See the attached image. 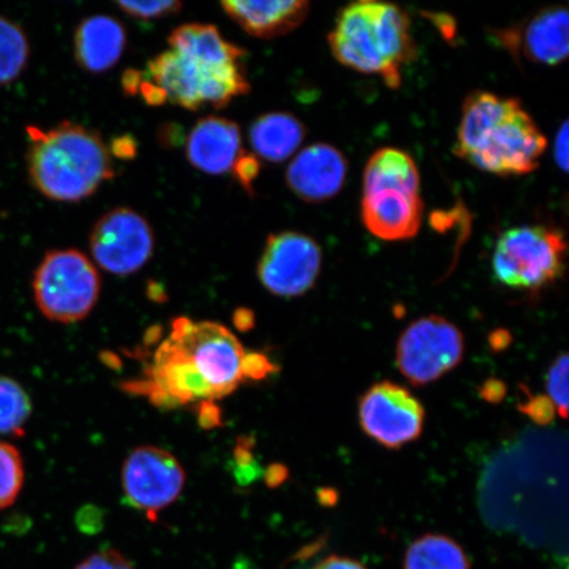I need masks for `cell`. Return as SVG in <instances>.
<instances>
[{
  "mask_svg": "<svg viewBox=\"0 0 569 569\" xmlns=\"http://www.w3.org/2000/svg\"><path fill=\"white\" fill-rule=\"evenodd\" d=\"M246 356L227 327L180 317L156 351L138 390L159 408L216 401L244 380Z\"/></svg>",
  "mask_w": 569,
  "mask_h": 569,
  "instance_id": "obj_1",
  "label": "cell"
},
{
  "mask_svg": "<svg viewBox=\"0 0 569 569\" xmlns=\"http://www.w3.org/2000/svg\"><path fill=\"white\" fill-rule=\"evenodd\" d=\"M547 139L516 98L478 90L462 104L455 154L490 174L525 176L539 167Z\"/></svg>",
  "mask_w": 569,
  "mask_h": 569,
  "instance_id": "obj_2",
  "label": "cell"
},
{
  "mask_svg": "<svg viewBox=\"0 0 569 569\" xmlns=\"http://www.w3.org/2000/svg\"><path fill=\"white\" fill-rule=\"evenodd\" d=\"M27 167L36 190L52 201L81 202L116 177L111 153L92 128L61 122L27 127Z\"/></svg>",
  "mask_w": 569,
  "mask_h": 569,
  "instance_id": "obj_3",
  "label": "cell"
},
{
  "mask_svg": "<svg viewBox=\"0 0 569 569\" xmlns=\"http://www.w3.org/2000/svg\"><path fill=\"white\" fill-rule=\"evenodd\" d=\"M329 44L341 66L379 76L390 89L401 87L402 69L418 54L408 13L396 4L373 0L341 10Z\"/></svg>",
  "mask_w": 569,
  "mask_h": 569,
  "instance_id": "obj_4",
  "label": "cell"
},
{
  "mask_svg": "<svg viewBox=\"0 0 569 569\" xmlns=\"http://www.w3.org/2000/svg\"><path fill=\"white\" fill-rule=\"evenodd\" d=\"M147 73L169 102L189 111L201 110L204 104L224 109L234 98L251 91L243 63L210 66L172 49L149 61Z\"/></svg>",
  "mask_w": 569,
  "mask_h": 569,
  "instance_id": "obj_5",
  "label": "cell"
},
{
  "mask_svg": "<svg viewBox=\"0 0 569 569\" xmlns=\"http://www.w3.org/2000/svg\"><path fill=\"white\" fill-rule=\"evenodd\" d=\"M102 280L87 254L74 248L49 251L36 269L32 290L41 315L59 323L87 318L101 296Z\"/></svg>",
  "mask_w": 569,
  "mask_h": 569,
  "instance_id": "obj_6",
  "label": "cell"
},
{
  "mask_svg": "<svg viewBox=\"0 0 569 569\" xmlns=\"http://www.w3.org/2000/svg\"><path fill=\"white\" fill-rule=\"evenodd\" d=\"M565 234L545 224L519 226L497 240L492 268L505 287L539 291L565 272Z\"/></svg>",
  "mask_w": 569,
  "mask_h": 569,
  "instance_id": "obj_7",
  "label": "cell"
},
{
  "mask_svg": "<svg viewBox=\"0 0 569 569\" xmlns=\"http://www.w3.org/2000/svg\"><path fill=\"white\" fill-rule=\"evenodd\" d=\"M397 366L416 387L437 381L457 368L465 356V337L443 317L416 320L397 345Z\"/></svg>",
  "mask_w": 569,
  "mask_h": 569,
  "instance_id": "obj_8",
  "label": "cell"
},
{
  "mask_svg": "<svg viewBox=\"0 0 569 569\" xmlns=\"http://www.w3.org/2000/svg\"><path fill=\"white\" fill-rule=\"evenodd\" d=\"M89 247L92 259L113 276L137 273L154 251L152 226L138 211L117 208L92 226Z\"/></svg>",
  "mask_w": 569,
  "mask_h": 569,
  "instance_id": "obj_9",
  "label": "cell"
},
{
  "mask_svg": "<svg viewBox=\"0 0 569 569\" xmlns=\"http://www.w3.org/2000/svg\"><path fill=\"white\" fill-rule=\"evenodd\" d=\"M322 269V249L315 239L296 231L269 234L258 276L269 293L296 298L315 288Z\"/></svg>",
  "mask_w": 569,
  "mask_h": 569,
  "instance_id": "obj_10",
  "label": "cell"
},
{
  "mask_svg": "<svg viewBox=\"0 0 569 569\" xmlns=\"http://www.w3.org/2000/svg\"><path fill=\"white\" fill-rule=\"evenodd\" d=\"M359 421L375 442L398 450L421 437L425 409L407 388L381 381L361 396Z\"/></svg>",
  "mask_w": 569,
  "mask_h": 569,
  "instance_id": "obj_11",
  "label": "cell"
},
{
  "mask_svg": "<svg viewBox=\"0 0 569 569\" xmlns=\"http://www.w3.org/2000/svg\"><path fill=\"white\" fill-rule=\"evenodd\" d=\"M187 473L172 453L160 447L141 446L128 455L122 471L127 501L148 515L172 505L182 493Z\"/></svg>",
  "mask_w": 569,
  "mask_h": 569,
  "instance_id": "obj_12",
  "label": "cell"
},
{
  "mask_svg": "<svg viewBox=\"0 0 569 569\" xmlns=\"http://www.w3.org/2000/svg\"><path fill=\"white\" fill-rule=\"evenodd\" d=\"M509 52L532 63L557 67L569 53V16L566 7L550 6L513 28L497 32Z\"/></svg>",
  "mask_w": 569,
  "mask_h": 569,
  "instance_id": "obj_13",
  "label": "cell"
},
{
  "mask_svg": "<svg viewBox=\"0 0 569 569\" xmlns=\"http://www.w3.org/2000/svg\"><path fill=\"white\" fill-rule=\"evenodd\" d=\"M423 210V199L418 190L382 188L362 191V223L382 240L415 238L421 230Z\"/></svg>",
  "mask_w": 569,
  "mask_h": 569,
  "instance_id": "obj_14",
  "label": "cell"
},
{
  "mask_svg": "<svg viewBox=\"0 0 569 569\" xmlns=\"http://www.w3.org/2000/svg\"><path fill=\"white\" fill-rule=\"evenodd\" d=\"M348 173L346 156L325 142L309 146L289 163L287 184L309 203H320L338 196Z\"/></svg>",
  "mask_w": 569,
  "mask_h": 569,
  "instance_id": "obj_15",
  "label": "cell"
},
{
  "mask_svg": "<svg viewBox=\"0 0 569 569\" xmlns=\"http://www.w3.org/2000/svg\"><path fill=\"white\" fill-rule=\"evenodd\" d=\"M241 151L239 124L222 117L199 119L187 138V158L191 166L212 176L231 172Z\"/></svg>",
  "mask_w": 569,
  "mask_h": 569,
  "instance_id": "obj_16",
  "label": "cell"
},
{
  "mask_svg": "<svg viewBox=\"0 0 569 569\" xmlns=\"http://www.w3.org/2000/svg\"><path fill=\"white\" fill-rule=\"evenodd\" d=\"M220 6L234 23L259 39L280 38L295 31L303 23L310 11V3L305 0H226Z\"/></svg>",
  "mask_w": 569,
  "mask_h": 569,
  "instance_id": "obj_17",
  "label": "cell"
},
{
  "mask_svg": "<svg viewBox=\"0 0 569 569\" xmlns=\"http://www.w3.org/2000/svg\"><path fill=\"white\" fill-rule=\"evenodd\" d=\"M127 47L126 28L109 16L90 17L81 21L74 34V59L92 74L116 67Z\"/></svg>",
  "mask_w": 569,
  "mask_h": 569,
  "instance_id": "obj_18",
  "label": "cell"
},
{
  "mask_svg": "<svg viewBox=\"0 0 569 569\" xmlns=\"http://www.w3.org/2000/svg\"><path fill=\"white\" fill-rule=\"evenodd\" d=\"M306 138L300 119L289 112H269L249 128L254 154L269 162H282L293 156Z\"/></svg>",
  "mask_w": 569,
  "mask_h": 569,
  "instance_id": "obj_19",
  "label": "cell"
},
{
  "mask_svg": "<svg viewBox=\"0 0 569 569\" xmlns=\"http://www.w3.org/2000/svg\"><path fill=\"white\" fill-rule=\"evenodd\" d=\"M169 47L172 51L210 66H230L243 60V48L232 44L211 24H183L170 33Z\"/></svg>",
  "mask_w": 569,
  "mask_h": 569,
  "instance_id": "obj_20",
  "label": "cell"
},
{
  "mask_svg": "<svg viewBox=\"0 0 569 569\" xmlns=\"http://www.w3.org/2000/svg\"><path fill=\"white\" fill-rule=\"evenodd\" d=\"M401 188L421 191V174L415 159L397 148H382L368 160L362 191Z\"/></svg>",
  "mask_w": 569,
  "mask_h": 569,
  "instance_id": "obj_21",
  "label": "cell"
},
{
  "mask_svg": "<svg viewBox=\"0 0 569 569\" xmlns=\"http://www.w3.org/2000/svg\"><path fill=\"white\" fill-rule=\"evenodd\" d=\"M403 569H471V561L450 537L427 533L409 546Z\"/></svg>",
  "mask_w": 569,
  "mask_h": 569,
  "instance_id": "obj_22",
  "label": "cell"
},
{
  "mask_svg": "<svg viewBox=\"0 0 569 569\" xmlns=\"http://www.w3.org/2000/svg\"><path fill=\"white\" fill-rule=\"evenodd\" d=\"M30 52V41L23 28L0 17V87L23 73Z\"/></svg>",
  "mask_w": 569,
  "mask_h": 569,
  "instance_id": "obj_23",
  "label": "cell"
},
{
  "mask_svg": "<svg viewBox=\"0 0 569 569\" xmlns=\"http://www.w3.org/2000/svg\"><path fill=\"white\" fill-rule=\"evenodd\" d=\"M32 415L31 398L11 377L0 376V436L20 437Z\"/></svg>",
  "mask_w": 569,
  "mask_h": 569,
  "instance_id": "obj_24",
  "label": "cell"
},
{
  "mask_svg": "<svg viewBox=\"0 0 569 569\" xmlns=\"http://www.w3.org/2000/svg\"><path fill=\"white\" fill-rule=\"evenodd\" d=\"M24 462L20 451L0 440V511L10 508L24 486Z\"/></svg>",
  "mask_w": 569,
  "mask_h": 569,
  "instance_id": "obj_25",
  "label": "cell"
},
{
  "mask_svg": "<svg viewBox=\"0 0 569 569\" xmlns=\"http://www.w3.org/2000/svg\"><path fill=\"white\" fill-rule=\"evenodd\" d=\"M568 355H560L547 373L546 387L555 409L563 419L568 411Z\"/></svg>",
  "mask_w": 569,
  "mask_h": 569,
  "instance_id": "obj_26",
  "label": "cell"
},
{
  "mask_svg": "<svg viewBox=\"0 0 569 569\" xmlns=\"http://www.w3.org/2000/svg\"><path fill=\"white\" fill-rule=\"evenodd\" d=\"M127 16L138 20L162 19L181 12L182 3L177 0H159V2H130L120 0L116 3Z\"/></svg>",
  "mask_w": 569,
  "mask_h": 569,
  "instance_id": "obj_27",
  "label": "cell"
},
{
  "mask_svg": "<svg viewBox=\"0 0 569 569\" xmlns=\"http://www.w3.org/2000/svg\"><path fill=\"white\" fill-rule=\"evenodd\" d=\"M261 163L258 156L241 151L238 159L234 160L231 173L241 188L249 196H253V183L260 174Z\"/></svg>",
  "mask_w": 569,
  "mask_h": 569,
  "instance_id": "obj_28",
  "label": "cell"
},
{
  "mask_svg": "<svg viewBox=\"0 0 569 569\" xmlns=\"http://www.w3.org/2000/svg\"><path fill=\"white\" fill-rule=\"evenodd\" d=\"M525 393L528 396V400L519 405L518 409L521 410L525 416H528L532 422L543 426L550 425L553 421L555 411H557L550 398L546 396H532L528 390H525Z\"/></svg>",
  "mask_w": 569,
  "mask_h": 569,
  "instance_id": "obj_29",
  "label": "cell"
},
{
  "mask_svg": "<svg viewBox=\"0 0 569 569\" xmlns=\"http://www.w3.org/2000/svg\"><path fill=\"white\" fill-rule=\"evenodd\" d=\"M76 569H134L131 561L118 550L106 549L82 560Z\"/></svg>",
  "mask_w": 569,
  "mask_h": 569,
  "instance_id": "obj_30",
  "label": "cell"
},
{
  "mask_svg": "<svg viewBox=\"0 0 569 569\" xmlns=\"http://www.w3.org/2000/svg\"><path fill=\"white\" fill-rule=\"evenodd\" d=\"M109 151L111 156H117V159L132 160L138 156V141L130 134H123L111 141Z\"/></svg>",
  "mask_w": 569,
  "mask_h": 569,
  "instance_id": "obj_31",
  "label": "cell"
},
{
  "mask_svg": "<svg viewBox=\"0 0 569 569\" xmlns=\"http://www.w3.org/2000/svg\"><path fill=\"white\" fill-rule=\"evenodd\" d=\"M553 158L558 167L567 172L568 170V123L565 122L558 131L553 144Z\"/></svg>",
  "mask_w": 569,
  "mask_h": 569,
  "instance_id": "obj_32",
  "label": "cell"
},
{
  "mask_svg": "<svg viewBox=\"0 0 569 569\" xmlns=\"http://www.w3.org/2000/svg\"><path fill=\"white\" fill-rule=\"evenodd\" d=\"M479 391L483 401L498 403L501 402L505 395H507V387H505V383L500 380L490 379L482 383Z\"/></svg>",
  "mask_w": 569,
  "mask_h": 569,
  "instance_id": "obj_33",
  "label": "cell"
},
{
  "mask_svg": "<svg viewBox=\"0 0 569 569\" xmlns=\"http://www.w3.org/2000/svg\"><path fill=\"white\" fill-rule=\"evenodd\" d=\"M139 91L149 106H162L168 102L166 92L153 82L142 81Z\"/></svg>",
  "mask_w": 569,
  "mask_h": 569,
  "instance_id": "obj_34",
  "label": "cell"
},
{
  "mask_svg": "<svg viewBox=\"0 0 569 569\" xmlns=\"http://www.w3.org/2000/svg\"><path fill=\"white\" fill-rule=\"evenodd\" d=\"M315 569H367L365 566L360 563L358 560H353L351 558L337 557V555H332V557L326 558L315 568Z\"/></svg>",
  "mask_w": 569,
  "mask_h": 569,
  "instance_id": "obj_35",
  "label": "cell"
},
{
  "mask_svg": "<svg viewBox=\"0 0 569 569\" xmlns=\"http://www.w3.org/2000/svg\"><path fill=\"white\" fill-rule=\"evenodd\" d=\"M144 81L141 71L127 70L122 78V87L127 96H134L140 89L141 82Z\"/></svg>",
  "mask_w": 569,
  "mask_h": 569,
  "instance_id": "obj_36",
  "label": "cell"
},
{
  "mask_svg": "<svg viewBox=\"0 0 569 569\" xmlns=\"http://www.w3.org/2000/svg\"><path fill=\"white\" fill-rule=\"evenodd\" d=\"M181 133L180 128L173 124L162 126L160 128V137L159 140L162 146L166 147H176L178 142H180Z\"/></svg>",
  "mask_w": 569,
  "mask_h": 569,
  "instance_id": "obj_37",
  "label": "cell"
},
{
  "mask_svg": "<svg viewBox=\"0 0 569 569\" xmlns=\"http://www.w3.org/2000/svg\"><path fill=\"white\" fill-rule=\"evenodd\" d=\"M284 479H287V469H284L281 466H274L270 468V472L268 473L269 486H280V483L284 481Z\"/></svg>",
  "mask_w": 569,
  "mask_h": 569,
  "instance_id": "obj_38",
  "label": "cell"
},
{
  "mask_svg": "<svg viewBox=\"0 0 569 569\" xmlns=\"http://www.w3.org/2000/svg\"><path fill=\"white\" fill-rule=\"evenodd\" d=\"M510 340L511 338L507 331H497L490 337V345L498 351L502 350V348H507Z\"/></svg>",
  "mask_w": 569,
  "mask_h": 569,
  "instance_id": "obj_39",
  "label": "cell"
},
{
  "mask_svg": "<svg viewBox=\"0 0 569 569\" xmlns=\"http://www.w3.org/2000/svg\"><path fill=\"white\" fill-rule=\"evenodd\" d=\"M239 319L241 320L239 327H243V329H246V327H251L253 325V315L251 311L247 309H241L238 311L237 320Z\"/></svg>",
  "mask_w": 569,
  "mask_h": 569,
  "instance_id": "obj_40",
  "label": "cell"
}]
</instances>
